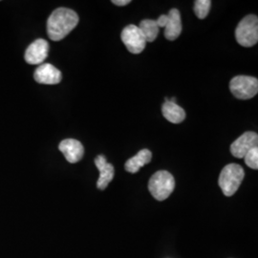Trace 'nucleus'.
Returning <instances> with one entry per match:
<instances>
[{
	"mask_svg": "<svg viewBox=\"0 0 258 258\" xmlns=\"http://www.w3.org/2000/svg\"><path fill=\"white\" fill-rule=\"evenodd\" d=\"M244 160L246 165L252 168L257 169L258 168V148L250 149L249 152L244 156Z\"/></svg>",
	"mask_w": 258,
	"mask_h": 258,
	"instance_id": "obj_17",
	"label": "nucleus"
},
{
	"mask_svg": "<svg viewBox=\"0 0 258 258\" xmlns=\"http://www.w3.org/2000/svg\"><path fill=\"white\" fill-rule=\"evenodd\" d=\"M58 149L63 153L67 162L71 164L80 162L84 155V148L82 143L74 139H66L60 142Z\"/></svg>",
	"mask_w": 258,
	"mask_h": 258,
	"instance_id": "obj_10",
	"label": "nucleus"
},
{
	"mask_svg": "<svg viewBox=\"0 0 258 258\" xmlns=\"http://www.w3.org/2000/svg\"><path fill=\"white\" fill-rule=\"evenodd\" d=\"M212 6L211 0H196L194 2V13L198 19H204L210 13Z\"/></svg>",
	"mask_w": 258,
	"mask_h": 258,
	"instance_id": "obj_16",
	"label": "nucleus"
},
{
	"mask_svg": "<svg viewBox=\"0 0 258 258\" xmlns=\"http://www.w3.org/2000/svg\"><path fill=\"white\" fill-rule=\"evenodd\" d=\"M131 1L130 0H113L112 3L117 5V6H125L129 4Z\"/></svg>",
	"mask_w": 258,
	"mask_h": 258,
	"instance_id": "obj_19",
	"label": "nucleus"
},
{
	"mask_svg": "<svg viewBox=\"0 0 258 258\" xmlns=\"http://www.w3.org/2000/svg\"><path fill=\"white\" fill-rule=\"evenodd\" d=\"M175 188V180L172 174L166 170H160L154 173L149 180L148 189L151 195L158 200L167 199Z\"/></svg>",
	"mask_w": 258,
	"mask_h": 258,
	"instance_id": "obj_2",
	"label": "nucleus"
},
{
	"mask_svg": "<svg viewBox=\"0 0 258 258\" xmlns=\"http://www.w3.org/2000/svg\"><path fill=\"white\" fill-rule=\"evenodd\" d=\"M49 44L45 39L39 38L30 44L25 52V60L29 64H41L48 56Z\"/></svg>",
	"mask_w": 258,
	"mask_h": 258,
	"instance_id": "obj_8",
	"label": "nucleus"
},
{
	"mask_svg": "<svg viewBox=\"0 0 258 258\" xmlns=\"http://www.w3.org/2000/svg\"><path fill=\"white\" fill-rule=\"evenodd\" d=\"M35 81L41 84H57L61 82V72L50 63L40 64L35 71Z\"/></svg>",
	"mask_w": 258,
	"mask_h": 258,
	"instance_id": "obj_9",
	"label": "nucleus"
},
{
	"mask_svg": "<svg viewBox=\"0 0 258 258\" xmlns=\"http://www.w3.org/2000/svg\"><path fill=\"white\" fill-rule=\"evenodd\" d=\"M230 90L239 100H249L257 94V79L249 76H236L230 83Z\"/></svg>",
	"mask_w": 258,
	"mask_h": 258,
	"instance_id": "obj_5",
	"label": "nucleus"
},
{
	"mask_svg": "<svg viewBox=\"0 0 258 258\" xmlns=\"http://www.w3.org/2000/svg\"><path fill=\"white\" fill-rule=\"evenodd\" d=\"M139 29L141 30L143 36L146 38L147 42H153L159 34V29L156 20L144 19L141 21Z\"/></svg>",
	"mask_w": 258,
	"mask_h": 258,
	"instance_id": "obj_15",
	"label": "nucleus"
},
{
	"mask_svg": "<svg viewBox=\"0 0 258 258\" xmlns=\"http://www.w3.org/2000/svg\"><path fill=\"white\" fill-rule=\"evenodd\" d=\"M152 153L148 149H142L138 153L129 160L124 164V168L129 173H137L140 168L146 166L151 162Z\"/></svg>",
	"mask_w": 258,
	"mask_h": 258,
	"instance_id": "obj_13",
	"label": "nucleus"
},
{
	"mask_svg": "<svg viewBox=\"0 0 258 258\" xmlns=\"http://www.w3.org/2000/svg\"><path fill=\"white\" fill-rule=\"evenodd\" d=\"M79 16L73 10L58 8L55 10L47 20V34L54 41L63 39L77 27Z\"/></svg>",
	"mask_w": 258,
	"mask_h": 258,
	"instance_id": "obj_1",
	"label": "nucleus"
},
{
	"mask_svg": "<svg viewBox=\"0 0 258 258\" xmlns=\"http://www.w3.org/2000/svg\"><path fill=\"white\" fill-rule=\"evenodd\" d=\"M258 135L254 132H246L235 140L231 146V153L235 158H244L250 149L257 148Z\"/></svg>",
	"mask_w": 258,
	"mask_h": 258,
	"instance_id": "obj_7",
	"label": "nucleus"
},
{
	"mask_svg": "<svg viewBox=\"0 0 258 258\" xmlns=\"http://www.w3.org/2000/svg\"><path fill=\"white\" fill-rule=\"evenodd\" d=\"M167 20H168L167 15H162V16H160V17H159V19H157L156 20L158 27H166V24H167Z\"/></svg>",
	"mask_w": 258,
	"mask_h": 258,
	"instance_id": "obj_18",
	"label": "nucleus"
},
{
	"mask_svg": "<svg viewBox=\"0 0 258 258\" xmlns=\"http://www.w3.org/2000/svg\"><path fill=\"white\" fill-rule=\"evenodd\" d=\"M235 37L241 46L251 47L258 41V19L249 15L242 19L235 30Z\"/></svg>",
	"mask_w": 258,
	"mask_h": 258,
	"instance_id": "obj_4",
	"label": "nucleus"
},
{
	"mask_svg": "<svg viewBox=\"0 0 258 258\" xmlns=\"http://www.w3.org/2000/svg\"><path fill=\"white\" fill-rule=\"evenodd\" d=\"M121 40L132 54H140L147 45V40L136 25H128L121 32Z\"/></svg>",
	"mask_w": 258,
	"mask_h": 258,
	"instance_id": "obj_6",
	"label": "nucleus"
},
{
	"mask_svg": "<svg viewBox=\"0 0 258 258\" xmlns=\"http://www.w3.org/2000/svg\"><path fill=\"white\" fill-rule=\"evenodd\" d=\"M162 112L166 120L172 123H180L185 119V111L176 102H170L167 99L163 104Z\"/></svg>",
	"mask_w": 258,
	"mask_h": 258,
	"instance_id": "obj_14",
	"label": "nucleus"
},
{
	"mask_svg": "<svg viewBox=\"0 0 258 258\" xmlns=\"http://www.w3.org/2000/svg\"><path fill=\"white\" fill-rule=\"evenodd\" d=\"M167 24L165 27V37L168 40H175L181 35L182 21L180 12L177 9H171L167 15Z\"/></svg>",
	"mask_w": 258,
	"mask_h": 258,
	"instance_id": "obj_12",
	"label": "nucleus"
},
{
	"mask_svg": "<svg viewBox=\"0 0 258 258\" xmlns=\"http://www.w3.org/2000/svg\"><path fill=\"white\" fill-rule=\"evenodd\" d=\"M245 177V171L237 164H230L222 169L218 184L224 195L230 197L237 191Z\"/></svg>",
	"mask_w": 258,
	"mask_h": 258,
	"instance_id": "obj_3",
	"label": "nucleus"
},
{
	"mask_svg": "<svg viewBox=\"0 0 258 258\" xmlns=\"http://www.w3.org/2000/svg\"><path fill=\"white\" fill-rule=\"evenodd\" d=\"M95 165L100 171V177L97 182V186L99 189L103 190L107 187L115 175L114 166L107 163L106 158L103 155H99L95 159Z\"/></svg>",
	"mask_w": 258,
	"mask_h": 258,
	"instance_id": "obj_11",
	"label": "nucleus"
}]
</instances>
